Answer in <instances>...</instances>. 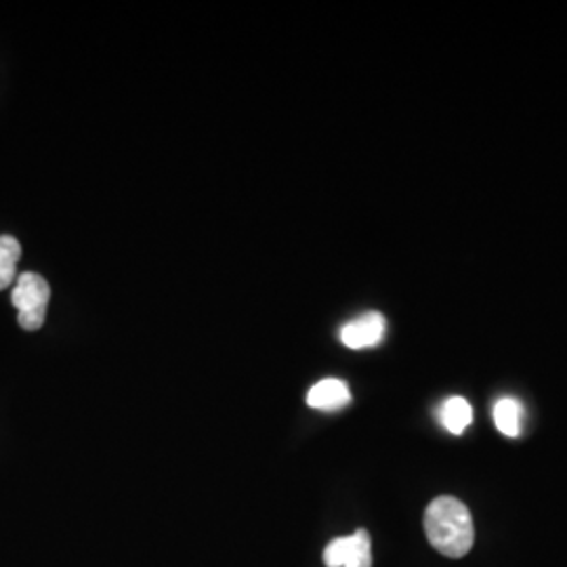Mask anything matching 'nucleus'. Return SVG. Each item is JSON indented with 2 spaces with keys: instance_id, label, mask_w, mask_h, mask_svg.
I'll use <instances>...</instances> for the list:
<instances>
[{
  "instance_id": "0eeeda50",
  "label": "nucleus",
  "mask_w": 567,
  "mask_h": 567,
  "mask_svg": "<svg viewBox=\"0 0 567 567\" xmlns=\"http://www.w3.org/2000/svg\"><path fill=\"white\" fill-rule=\"evenodd\" d=\"M496 429L507 437H519L524 423V405L515 398H503L494 405Z\"/></svg>"
},
{
  "instance_id": "39448f33",
  "label": "nucleus",
  "mask_w": 567,
  "mask_h": 567,
  "mask_svg": "<svg viewBox=\"0 0 567 567\" xmlns=\"http://www.w3.org/2000/svg\"><path fill=\"white\" fill-rule=\"evenodd\" d=\"M351 402V391L341 379H324L318 385L311 386L307 393V405L316 410H341Z\"/></svg>"
},
{
  "instance_id": "20e7f679",
  "label": "nucleus",
  "mask_w": 567,
  "mask_h": 567,
  "mask_svg": "<svg viewBox=\"0 0 567 567\" xmlns=\"http://www.w3.org/2000/svg\"><path fill=\"white\" fill-rule=\"evenodd\" d=\"M386 320L379 311H368L364 316L347 322L339 332V339L349 349H370L385 339Z\"/></svg>"
},
{
  "instance_id": "7ed1b4c3",
  "label": "nucleus",
  "mask_w": 567,
  "mask_h": 567,
  "mask_svg": "<svg viewBox=\"0 0 567 567\" xmlns=\"http://www.w3.org/2000/svg\"><path fill=\"white\" fill-rule=\"evenodd\" d=\"M328 567H372V543L365 529H358L353 536L334 538L324 550Z\"/></svg>"
},
{
  "instance_id": "6e6552de",
  "label": "nucleus",
  "mask_w": 567,
  "mask_h": 567,
  "mask_svg": "<svg viewBox=\"0 0 567 567\" xmlns=\"http://www.w3.org/2000/svg\"><path fill=\"white\" fill-rule=\"evenodd\" d=\"M21 246L13 236H0V290L18 280Z\"/></svg>"
},
{
  "instance_id": "f03ea898",
  "label": "nucleus",
  "mask_w": 567,
  "mask_h": 567,
  "mask_svg": "<svg viewBox=\"0 0 567 567\" xmlns=\"http://www.w3.org/2000/svg\"><path fill=\"white\" fill-rule=\"evenodd\" d=\"M51 299L49 282L39 274H21L13 288L11 301L18 307V322L23 330L34 332L44 324L47 318V305Z\"/></svg>"
},
{
  "instance_id": "423d86ee",
  "label": "nucleus",
  "mask_w": 567,
  "mask_h": 567,
  "mask_svg": "<svg viewBox=\"0 0 567 567\" xmlns=\"http://www.w3.org/2000/svg\"><path fill=\"white\" fill-rule=\"evenodd\" d=\"M437 421L452 435L465 433L466 426L473 423V408L466 402L465 398H447L440 408H437Z\"/></svg>"
},
{
  "instance_id": "f257e3e1",
  "label": "nucleus",
  "mask_w": 567,
  "mask_h": 567,
  "mask_svg": "<svg viewBox=\"0 0 567 567\" xmlns=\"http://www.w3.org/2000/svg\"><path fill=\"white\" fill-rule=\"evenodd\" d=\"M425 534L431 547L450 559L465 557L475 543L471 513L454 496H440L426 507Z\"/></svg>"
}]
</instances>
